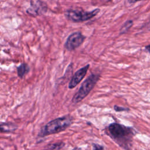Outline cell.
<instances>
[{
  "mask_svg": "<svg viewBox=\"0 0 150 150\" xmlns=\"http://www.w3.org/2000/svg\"><path fill=\"white\" fill-rule=\"evenodd\" d=\"M73 118L70 115L55 118L42 127L38 134L39 138L62 132L69 128L73 123Z\"/></svg>",
  "mask_w": 150,
  "mask_h": 150,
  "instance_id": "cell-2",
  "label": "cell"
},
{
  "mask_svg": "<svg viewBox=\"0 0 150 150\" xmlns=\"http://www.w3.org/2000/svg\"><path fill=\"white\" fill-rule=\"evenodd\" d=\"M107 134L120 147L129 149L135 131L130 127L112 122L107 127Z\"/></svg>",
  "mask_w": 150,
  "mask_h": 150,
  "instance_id": "cell-1",
  "label": "cell"
},
{
  "mask_svg": "<svg viewBox=\"0 0 150 150\" xmlns=\"http://www.w3.org/2000/svg\"><path fill=\"white\" fill-rule=\"evenodd\" d=\"M145 1V0H128V2L130 4H133L138 1Z\"/></svg>",
  "mask_w": 150,
  "mask_h": 150,
  "instance_id": "cell-14",
  "label": "cell"
},
{
  "mask_svg": "<svg viewBox=\"0 0 150 150\" xmlns=\"http://www.w3.org/2000/svg\"><path fill=\"white\" fill-rule=\"evenodd\" d=\"M86 36L80 32H75L69 35L64 43V48L70 52L73 51L80 47L84 40Z\"/></svg>",
  "mask_w": 150,
  "mask_h": 150,
  "instance_id": "cell-5",
  "label": "cell"
},
{
  "mask_svg": "<svg viewBox=\"0 0 150 150\" xmlns=\"http://www.w3.org/2000/svg\"><path fill=\"white\" fill-rule=\"evenodd\" d=\"M93 148L96 150H100V149H104V146H102L97 144H93Z\"/></svg>",
  "mask_w": 150,
  "mask_h": 150,
  "instance_id": "cell-13",
  "label": "cell"
},
{
  "mask_svg": "<svg viewBox=\"0 0 150 150\" xmlns=\"http://www.w3.org/2000/svg\"><path fill=\"white\" fill-rule=\"evenodd\" d=\"M18 128V126L12 122H2L0 123L1 133H11L14 132Z\"/></svg>",
  "mask_w": 150,
  "mask_h": 150,
  "instance_id": "cell-8",
  "label": "cell"
},
{
  "mask_svg": "<svg viewBox=\"0 0 150 150\" xmlns=\"http://www.w3.org/2000/svg\"><path fill=\"white\" fill-rule=\"evenodd\" d=\"M46 4L40 0H32L30 6L26 9V13L33 17L40 16L47 12Z\"/></svg>",
  "mask_w": 150,
  "mask_h": 150,
  "instance_id": "cell-6",
  "label": "cell"
},
{
  "mask_svg": "<svg viewBox=\"0 0 150 150\" xmlns=\"http://www.w3.org/2000/svg\"><path fill=\"white\" fill-rule=\"evenodd\" d=\"M132 25H133V21L132 20H128L126 21L121 27L120 30V34L122 35V34L126 33L129 30V29L132 26Z\"/></svg>",
  "mask_w": 150,
  "mask_h": 150,
  "instance_id": "cell-11",
  "label": "cell"
},
{
  "mask_svg": "<svg viewBox=\"0 0 150 150\" xmlns=\"http://www.w3.org/2000/svg\"><path fill=\"white\" fill-rule=\"evenodd\" d=\"M149 48H150V45H147V46H146L145 47V49L146 50V51L148 52H149Z\"/></svg>",
  "mask_w": 150,
  "mask_h": 150,
  "instance_id": "cell-15",
  "label": "cell"
},
{
  "mask_svg": "<svg viewBox=\"0 0 150 150\" xmlns=\"http://www.w3.org/2000/svg\"><path fill=\"white\" fill-rule=\"evenodd\" d=\"M111 0H101V1L104 2H108L110 1H111Z\"/></svg>",
  "mask_w": 150,
  "mask_h": 150,
  "instance_id": "cell-16",
  "label": "cell"
},
{
  "mask_svg": "<svg viewBox=\"0 0 150 150\" xmlns=\"http://www.w3.org/2000/svg\"><path fill=\"white\" fill-rule=\"evenodd\" d=\"M30 71V67L27 63H23L17 67V74L18 77L22 79Z\"/></svg>",
  "mask_w": 150,
  "mask_h": 150,
  "instance_id": "cell-9",
  "label": "cell"
},
{
  "mask_svg": "<svg viewBox=\"0 0 150 150\" xmlns=\"http://www.w3.org/2000/svg\"><path fill=\"white\" fill-rule=\"evenodd\" d=\"M114 110L117 112H122V111H129V108L127 107H123L121 106H118L117 105H114Z\"/></svg>",
  "mask_w": 150,
  "mask_h": 150,
  "instance_id": "cell-12",
  "label": "cell"
},
{
  "mask_svg": "<svg viewBox=\"0 0 150 150\" xmlns=\"http://www.w3.org/2000/svg\"><path fill=\"white\" fill-rule=\"evenodd\" d=\"M89 67L90 64H87V65L80 68L75 72L69 83L68 87L69 89L74 88L80 83V82L84 79V77L86 75Z\"/></svg>",
  "mask_w": 150,
  "mask_h": 150,
  "instance_id": "cell-7",
  "label": "cell"
},
{
  "mask_svg": "<svg viewBox=\"0 0 150 150\" xmlns=\"http://www.w3.org/2000/svg\"><path fill=\"white\" fill-rule=\"evenodd\" d=\"M65 146V143L63 141H59L53 144H47L45 148L47 149H61Z\"/></svg>",
  "mask_w": 150,
  "mask_h": 150,
  "instance_id": "cell-10",
  "label": "cell"
},
{
  "mask_svg": "<svg viewBox=\"0 0 150 150\" xmlns=\"http://www.w3.org/2000/svg\"><path fill=\"white\" fill-rule=\"evenodd\" d=\"M100 75L98 74H91L81 84L78 91L72 98V103L77 104L86 98L93 89L95 85L99 80Z\"/></svg>",
  "mask_w": 150,
  "mask_h": 150,
  "instance_id": "cell-3",
  "label": "cell"
},
{
  "mask_svg": "<svg viewBox=\"0 0 150 150\" xmlns=\"http://www.w3.org/2000/svg\"><path fill=\"white\" fill-rule=\"evenodd\" d=\"M100 11L96 8L91 11H84L81 9H68L65 12L66 18L73 22H82L88 21L96 16Z\"/></svg>",
  "mask_w": 150,
  "mask_h": 150,
  "instance_id": "cell-4",
  "label": "cell"
}]
</instances>
